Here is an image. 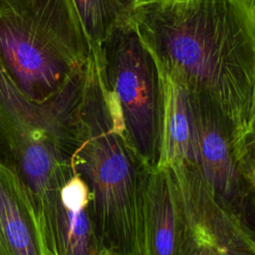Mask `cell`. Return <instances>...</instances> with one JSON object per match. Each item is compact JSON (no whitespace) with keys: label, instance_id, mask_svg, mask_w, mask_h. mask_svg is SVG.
Wrapping results in <instances>:
<instances>
[{"label":"cell","instance_id":"8fae6325","mask_svg":"<svg viewBox=\"0 0 255 255\" xmlns=\"http://www.w3.org/2000/svg\"><path fill=\"white\" fill-rule=\"evenodd\" d=\"M138 0H73L93 50L116 28L131 21Z\"/></svg>","mask_w":255,"mask_h":255},{"label":"cell","instance_id":"7a4b0ae2","mask_svg":"<svg viewBox=\"0 0 255 255\" xmlns=\"http://www.w3.org/2000/svg\"><path fill=\"white\" fill-rule=\"evenodd\" d=\"M72 163L89 187L103 250L143 255L142 195L149 166L126 139L95 61L89 65L80 103L79 145Z\"/></svg>","mask_w":255,"mask_h":255},{"label":"cell","instance_id":"277c9868","mask_svg":"<svg viewBox=\"0 0 255 255\" xmlns=\"http://www.w3.org/2000/svg\"><path fill=\"white\" fill-rule=\"evenodd\" d=\"M92 56L73 0H0V61L30 100L55 97Z\"/></svg>","mask_w":255,"mask_h":255},{"label":"cell","instance_id":"7c38bea8","mask_svg":"<svg viewBox=\"0 0 255 255\" xmlns=\"http://www.w3.org/2000/svg\"><path fill=\"white\" fill-rule=\"evenodd\" d=\"M101 255H116V254H113V253H110V252H104Z\"/></svg>","mask_w":255,"mask_h":255},{"label":"cell","instance_id":"52a82bcc","mask_svg":"<svg viewBox=\"0 0 255 255\" xmlns=\"http://www.w3.org/2000/svg\"><path fill=\"white\" fill-rule=\"evenodd\" d=\"M171 170L180 199V255H255L254 231L223 207L190 165Z\"/></svg>","mask_w":255,"mask_h":255},{"label":"cell","instance_id":"30bf717a","mask_svg":"<svg viewBox=\"0 0 255 255\" xmlns=\"http://www.w3.org/2000/svg\"><path fill=\"white\" fill-rule=\"evenodd\" d=\"M0 255H47L31 198L0 161Z\"/></svg>","mask_w":255,"mask_h":255},{"label":"cell","instance_id":"9c48e42d","mask_svg":"<svg viewBox=\"0 0 255 255\" xmlns=\"http://www.w3.org/2000/svg\"><path fill=\"white\" fill-rule=\"evenodd\" d=\"M143 255H180L182 212L171 170L149 167L142 195Z\"/></svg>","mask_w":255,"mask_h":255},{"label":"cell","instance_id":"4fadbf2b","mask_svg":"<svg viewBox=\"0 0 255 255\" xmlns=\"http://www.w3.org/2000/svg\"><path fill=\"white\" fill-rule=\"evenodd\" d=\"M138 1H146V0H138ZM138 1H137V2H138Z\"/></svg>","mask_w":255,"mask_h":255},{"label":"cell","instance_id":"5b68a950","mask_svg":"<svg viewBox=\"0 0 255 255\" xmlns=\"http://www.w3.org/2000/svg\"><path fill=\"white\" fill-rule=\"evenodd\" d=\"M96 67L129 145L157 167L164 126L163 75L131 21L113 30L93 50Z\"/></svg>","mask_w":255,"mask_h":255},{"label":"cell","instance_id":"6da1fadb","mask_svg":"<svg viewBox=\"0 0 255 255\" xmlns=\"http://www.w3.org/2000/svg\"><path fill=\"white\" fill-rule=\"evenodd\" d=\"M131 23L165 77L255 131V0L138 1Z\"/></svg>","mask_w":255,"mask_h":255},{"label":"cell","instance_id":"ba28073f","mask_svg":"<svg viewBox=\"0 0 255 255\" xmlns=\"http://www.w3.org/2000/svg\"><path fill=\"white\" fill-rule=\"evenodd\" d=\"M47 255H101L103 250L94 226L91 193L80 175L61 187L41 222Z\"/></svg>","mask_w":255,"mask_h":255},{"label":"cell","instance_id":"8992f818","mask_svg":"<svg viewBox=\"0 0 255 255\" xmlns=\"http://www.w3.org/2000/svg\"><path fill=\"white\" fill-rule=\"evenodd\" d=\"M87 71L49 101L36 103L21 92L0 61V161L18 176L34 174L63 158L73 161Z\"/></svg>","mask_w":255,"mask_h":255},{"label":"cell","instance_id":"3957f363","mask_svg":"<svg viewBox=\"0 0 255 255\" xmlns=\"http://www.w3.org/2000/svg\"><path fill=\"white\" fill-rule=\"evenodd\" d=\"M163 82L164 126L157 167L192 166L213 197L254 231L255 131L239 128L207 97L164 75Z\"/></svg>","mask_w":255,"mask_h":255}]
</instances>
